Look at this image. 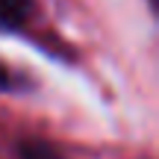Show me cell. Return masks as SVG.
<instances>
[{
    "instance_id": "obj_2",
    "label": "cell",
    "mask_w": 159,
    "mask_h": 159,
    "mask_svg": "<svg viewBox=\"0 0 159 159\" xmlns=\"http://www.w3.org/2000/svg\"><path fill=\"white\" fill-rule=\"evenodd\" d=\"M21 156L24 159H62L56 150H50L47 144H41V142H27L24 150H21Z\"/></svg>"
},
{
    "instance_id": "obj_1",
    "label": "cell",
    "mask_w": 159,
    "mask_h": 159,
    "mask_svg": "<svg viewBox=\"0 0 159 159\" xmlns=\"http://www.w3.org/2000/svg\"><path fill=\"white\" fill-rule=\"evenodd\" d=\"M35 3L33 0H0V30H18L30 21Z\"/></svg>"
}]
</instances>
